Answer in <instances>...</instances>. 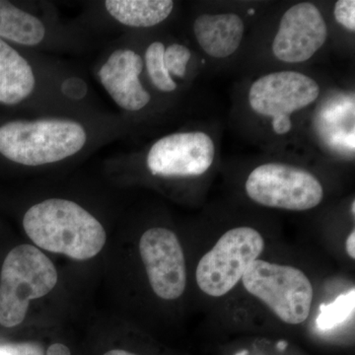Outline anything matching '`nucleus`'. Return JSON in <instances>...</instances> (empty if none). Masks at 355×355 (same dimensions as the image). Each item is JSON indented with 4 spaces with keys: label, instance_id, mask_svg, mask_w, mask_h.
I'll use <instances>...</instances> for the list:
<instances>
[{
    "label": "nucleus",
    "instance_id": "6",
    "mask_svg": "<svg viewBox=\"0 0 355 355\" xmlns=\"http://www.w3.org/2000/svg\"><path fill=\"white\" fill-rule=\"evenodd\" d=\"M248 197L263 207L304 211L322 202L324 189L316 176L295 166L266 163L247 178Z\"/></svg>",
    "mask_w": 355,
    "mask_h": 355
},
{
    "label": "nucleus",
    "instance_id": "3",
    "mask_svg": "<svg viewBox=\"0 0 355 355\" xmlns=\"http://www.w3.org/2000/svg\"><path fill=\"white\" fill-rule=\"evenodd\" d=\"M58 282L53 261L38 248L20 245L7 254L0 272V324L24 321L30 301L46 295Z\"/></svg>",
    "mask_w": 355,
    "mask_h": 355
},
{
    "label": "nucleus",
    "instance_id": "18",
    "mask_svg": "<svg viewBox=\"0 0 355 355\" xmlns=\"http://www.w3.org/2000/svg\"><path fill=\"white\" fill-rule=\"evenodd\" d=\"M191 51L181 44H170L164 51V64L170 76L183 78L186 76L187 65L190 62Z\"/></svg>",
    "mask_w": 355,
    "mask_h": 355
},
{
    "label": "nucleus",
    "instance_id": "16",
    "mask_svg": "<svg viewBox=\"0 0 355 355\" xmlns=\"http://www.w3.org/2000/svg\"><path fill=\"white\" fill-rule=\"evenodd\" d=\"M165 46L161 42L149 44L146 51L147 72L156 88L163 92L176 90L177 84L173 80L164 64Z\"/></svg>",
    "mask_w": 355,
    "mask_h": 355
},
{
    "label": "nucleus",
    "instance_id": "5",
    "mask_svg": "<svg viewBox=\"0 0 355 355\" xmlns=\"http://www.w3.org/2000/svg\"><path fill=\"white\" fill-rule=\"evenodd\" d=\"M263 250L265 240L256 229L247 226L230 229L198 263L196 279L200 291L211 297L225 295Z\"/></svg>",
    "mask_w": 355,
    "mask_h": 355
},
{
    "label": "nucleus",
    "instance_id": "22",
    "mask_svg": "<svg viewBox=\"0 0 355 355\" xmlns=\"http://www.w3.org/2000/svg\"><path fill=\"white\" fill-rule=\"evenodd\" d=\"M46 355H71V352L67 345L62 343H53L48 349Z\"/></svg>",
    "mask_w": 355,
    "mask_h": 355
},
{
    "label": "nucleus",
    "instance_id": "25",
    "mask_svg": "<svg viewBox=\"0 0 355 355\" xmlns=\"http://www.w3.org/2000/svg\"><path fill=\"white\" fill-rule=\"evenodd\" d=\"M287 347V343L286 342H279L277 343V349L279 350H284L286 349Z\"/></svg>",
    "mask_w": 355,
    "mask_h": 355
},
{
    "label": "nucleus",
    "instance_id": "15",
    "mask_svg": "<svg viewBox=\"0 0 355 355\" xmlns=\"http://www.w3.org/2000/svg\"><path fill=\"white\" fill-rule=\"evenodd\" d=\"M46 36L44 23L9 1L0 0V39L23 46H37Z\"/></svg>",
    "mask_w": 355,
    "mask_h": 355
},
{
    "label": "nucleus",
    "instance_id": "24",
    "mask_svg": "<svg viewBox=\"0 0 355 355\" xmlns=\"http://www.w3.org/2000/svg\"><path fill=\"white\" fill-rule=\"evenodd\" d=\"M104 355H137L132 354V352H125V350L123 349H114L111 350V352H107Z\"/></svg>",
    "mask_w": 355,
    "mask_h": 355
},
{
    "label": "nucleus",
    "instance_id": "20",
    "mask_svg": "<svg viewBox=\"0 0 355 355\" xmlns=\"http://www.w3.org/2000/svg\"><path fill=\"white\" fill-rule=\"evenodd\" d=\"M0 355H43V349L33 343H17L0 347Z\"/></svg>",
    "mask_w": 355,
    "mask_h": 355
},
{
    "label": "nucleus",
    "instance_id": "12",
    "mask_svg": "<svg viewBox=\"0 0 355 355\" xmlns=\"http://www.w3.org/2000/svg\"><path fill=\"white\" fill-rule=\"evenodd\" d=\"M245 26L234 13L202 14L193 23V33L200 48L210 57L225 58L241 44Z\"/></svg>",
    "mask_w": 355,
    "mask_h": 355
},
{
    "label": "nucleus",
    "instance_id": "10",
    "mask_svg": "<svg viewBox=\"0 0 355 355\" xmlns=\"http://www.w3.org/2000/svg\"><path fill=\"white\" fill-rule=\"evenodd\" d=\"M328 38V27L314 4L301 2L291 7L280 20L272 42V53L287 64L310 60Z\"/></svg>",
    "mask_w": 355,
    "mask_h": 355
},
{
    "label": "nucleus",
    "instance_id": "17",
    "mask_svg": "<svg viewBox=\"0 0 355 355\" xmlns=\"http://www.w3.org/2000/svg\"><path fill=\"white\" fill-rule=\"evenodd\" d=\"M354 309V291L347 295H340L331 304L321 308L318 317V326L322 330H329L343 323Z\"/></svg>",
    "mask_w": 355,
    "mask_h": 355
},
{
    "label": "nucleus",
    "instance_id": "2",
    "mask_svg": "<svg viewBox=\"0 0 355 355\" xmlns=\"http://www.w3.org/2000/svg\"><path fill=\"white\" fill-rule=\"evenodd\" d=\"M86 142L87 132L83 125L64 119L14 121L0 127V154L32 167L71 157Z\"/></svg>",
    "mask_w": 355,
    "mask_h": 355
},
{
    "label": "nucleus",
    "instance_id": "7",
    "mask_svg": "<svg viewBox=\"0 0 355 355\" xmlns=\"http://www.w3.org/2000/svg\"><path fill=\"white\" fill-rule=\"evenodd\" d=\"M320 94L319 84L296 71H279L260 77L252 84L249 103L257 114L272 119L279 135L291 132V116L309 106Z\"/></svg>",
    "mask_w": 355,
    "mask_h": 355
},
{
    "label": "nucleus",
    "instance_id": "8",
    "mask_svg": "<svg viewBox=\"0 0 355 355\" xmlns=\"http://www.w3.org/2000/svg\"><path fill=\"white\" fill-rule=\"evenodd\" d=\"M139 253L154 293L176 300L187 286L186 260L177 235L167 228L148 229L139 241Z\"/></svg>",
    "mask_w": 355,
    "mask_h": 355
},
{
    "label": "nucleus",
    "instance_id": "23",
    "mask_svg": "<svg viewBox=\"0 0 355 355\" xmlns=\"http://www.w3.org/2000/svg\"><path fill=\"white\" fill-rule=\"evenodd\" d=\"M345 250L349 254V258L352 260L355 259V231L352 230V233L347 237V242H345Z\"/></svg>",
    "mask_w": 355,
    "mask_h": 355
},
{
    "label": "nucleus",
    "instance_id": "1",
    "mask_svg": "<svg viewBox=\"0 0 355 355\" xmlns=\"http://www.w3.org/2000/svg\"><path fill=\"white\" fill-rule=\"evenodd\" d=\"M23 227L41 249L73 260H90L106 244V231L100 221L78 203L62 198L33 205L25 214Z\"/></svg>",
    "mask_w": 355,
    "mask_h": 355
},
{
    "label": "nucleus",
    "instance_id": "4",
    "mask_svg": "<svg viewBox=\"0 0 355 355\" xmlns=\"http://www.w3.org/2000/svg\"><path fill=\"white\" fill-rule=\"evenodd\" d=\"M241 280L245 289L284 323L302 324L309 318L314 291L307 275L299 268L258 259Z\"/></svg>",
    "mask_w": 355,
    "mask_h": 355
},
{
    "label": "nucleus",
    "instance_id": "9",
    "mask_svg": "<svg viewBox=\"0 0 355 355\" xmlns=\"http://www.w3.org/2000/svg\"><path fill=\"white\" fill-rule=\"evenodd\" d=\"M216 157V146L207 133L176 132L157 140L147 155V167L154 176H200L209 171Z\"/></svg>",
    "mask_w": 355,
    "mask_h": 355
},
{
    "label": "nucleus",
    "instance_id": "19",
    "mask_svg": "<svg viewBox=\"0 0 355 355\" xmlns=\"http://www.w3.org/2000/svg\"><path fill=\"white\" fill-rule=\"evenodd\" d=\"M336 20L345 29L355 31V1L354 0H338L335 6Z\"/></svg>",
    "mask_w": 355,
    "mask_h": 355
},
{
    "label": "nucleus",
    "instance_id": "26",
    "mask_svg": "<svg viewBox=\"0 0 355 355\" xmlns=\"http://www.w3.org/2000/svg\"><path fill=\"white\" fill-rule=\"evenodd\" d=\"M352 216H355V202L354 200V202H352Z\"/></svg>",
    "mask_w": 355,
    "mask_h": 355
},
{
    "label": "nucleus",
    "instance_id": "21",
    "mask_svg": "<svg viewBox=\"0 0 355 355\" xmlns=\"http://www.w3.org/2000/svg\"><path fill=\"white\" fill-rule=\"evenodd\" d=\"M73 90H76L77 94L79 98H83L86 94V86L83 81L79 80L77 78H70L69 80L65 81L62 85V91L65 95L71 98Z\"/></svg>",
    "mask_w": 355,
    "mask_h": 355
},
{
    "label": "nucleus",
    "instance_id": "13",
    "mask_svg": "<svg viewBox=\"0 0 355 355\" xmlns=\"http://www.w3.org/2000/svg\"><path fill=\"white\" fill-rule=\"evenodd\" d=\"M36 86L32 67L10 44L0 39V103L16 105L29 97Z\"/></svg>",
    "mask_w": 355,
    "mask_h": 355
},
{
    "label": "nucleus",
    "instance_id": "14",
    "mask_svg": "<svg viewBox=\"0 0 355 355\" xmlns=\"http://www.w3.org/2000/svg\"><path fill=\"white\" fill-rule=\"evenodd\" d=\"M110 15L121 24L135 28L153 27L169 17L174 8L171 0H107Z\"/></svg>",
    "mask_w": 355,
    "mask_h": 355
},
{
    "label": "nucleus",
    "instance_id": "27",
    "mask_svg": "<svg viewBox=\"0 0 355 355\" xmlns=\"http://www.w3.org/2000/svg\"><path fill=\"white\" fill-rule=\"evenodd\" d=\"M239 355H244V354H239Z\"/></svg>",
    "mask_w": 355,
    "mask_h": 355
},
{
    "label": "nucleus",
    "instance_id": "11",
    "mask_svg": "<svg viewBox=\"0 0 355 355\" xmlns=\"http://www.w3.org/2000/svg\"><path fill=\"white\" fill-rule=\"evenodd\" d=\"M144 60L132 50H116L103 64L98 76L114 103L125 111H140L151 96L142 86L139 76Z\"/></svg>",
    "mask_w": 355,
    "mask_h": 355
}]
</instances>
